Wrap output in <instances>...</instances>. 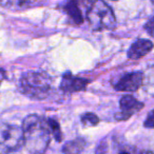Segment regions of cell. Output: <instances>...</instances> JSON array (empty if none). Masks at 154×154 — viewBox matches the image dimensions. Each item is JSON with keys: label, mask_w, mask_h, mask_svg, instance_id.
<instances>
[{"label": "cell", "mask_w": 154, "mask_h": 154, "mask_svg": "<svg viewBox=\"0 0 154 154\" xmlns=\"http://www.w3.org/2000/svg\"><path fill=\"white\" fill-rule=\"evenodd\" d=\"M24 146L31 153H43L51 141L52 132L48 117L29 115L22 122Z\"/></svg>", "instance_id": "1"}, {"label": "cell", "mask_w": 154, "mask_h": 154, "mask_svg": "<svg viewBox=\"0 0 154 154\" xmlns=\"http://www.w3.org/2000/svg\"><path fill=\"white\" fill-rule=\"evenodd\" d=\"M86 17L93 31L113 30L116 18L113 10L105 0H85Z\"/></svg>", "instance_id": "2"}, {"label": "cell", "mask_w": 154, "mask_h": 154, "mask_svg": "<svg viewBox=\"0 0 154 154\" xmlns=\"http://www.w3.org/2000/svg\"><path fill=\"white\" fill-rule=\"evenodd\" d=\"M52 77L42 71H30L20 78V89L26 96L35 100L45 99L52 88Z\"/></svg>", "instance_id": "3"}, {"label": "cell", "mask_w": 154, "mask_h": 154, "mask_svg": "<svg viewBox=\"0 0 154 154\" xmlns=\"http://www.w3.org/2000/svg\"><path fill=\"white\" fill-rule=\"evenodd\" d=\"M24 146L21 128L0 122V153L16 152Z\"/></svg>", "instance_id": "4"}, {"label": "cell", "mask_w": 154, "mask_h": 154, "mask_svg": "<svg viewBox=\"0 0 154 154\" xmlns=\"http://www.w3.org/2000/svg\"><path fill=\"white\" fill-rule=\"evenodd\" d=\"M143 73L131 72L122 75L116 82H113V88L118 92H135L143 87Z\"/></svg>", "instance_id": "5"}, {"label": "cell", "mask_w": 154, "mask_h": 154, "mask_svg": "<svg viewBox=\"0 0 154 154\" xmlns=\"http://www.w3.org/2000/svg\"><path fill=\"white\" fill-rule=\"evenodd\" d=\"M143 108V103L135 98L133 95H124L119 100L120 111L115 115L116 120L124 122L128 120L136 112H139Z\"/></svg>", "instance_id": "6"}, {"label": "cell", "mask_w": 154, "mask_h": 154, "mask_svg": "<svg viewBox=\"0 0 154 154\" xmlns=\"http://www.w3.org/2000/svg\"><path fill=\"white\" fill-rule=\"evenodd\" d=\"M90 82V79H87L84 77L75 76L72 73L68 72L62 76L61 82H60V90L66 94L82 92V91L86 90Z\"/></svg>", "instance_id": "7"}, {"label": "cell", "mask_w": 154, "mask_h": 154, "mask_svg": "<svg viewBox=\"0 0 154 154\" xmlns=\"http://www.w3.org/2000/svg\"><path fill=\"white\" fill-rule=\"evenodd\" d=\"M154 45L149 39L139 38L131 45L128 50V58L131 60H138L145 57L153 50Z\"/></svg>", "instance_id": "8"}, {"label": "cell", "mask_w": 154, "mask_h": 154, "mask_svg": "<svg viewBox=\"0 0 154 154\" xmlns=\"http://www.w3.org/2000/svg\"><path fill=\"white\" fill-rule=\"evenodd\" d=\"M61 9L74 24L80 26L84 22V15L79 7V0H66Z\"/></svg>", "instance_id": "9"}, {"label": "cell", "mask_w": 154, "mask_h": 154, "mask_svg": "<svg viewBox=\"0 0 154 154\" xmlns=\"http://www.w3.org/2000/svg\"><path fill=\"white\" fill-rule=\"evenodd\" d=\"M143 87L148 94L154 97V66H150L146 73H143Z\"/></svg>", "instance_id": "10"}, {"label": "cell", "mask_w": 154, "mask_h": 154, "mask_svg": "<svg viewBox=\"0 0 154 154\" xmlns=\"http://www.w3.org/2000/svg\"><path fill=\"white\" fill-rule=\"evenodd\" d=\"M86 146V141L82 138H77L72 141H69L62 148L63 153H79L84 150Z\"/></svg>", "instance_id": "11"}, {"label": "cell", "mask_w": 154, "mask_h": 154, "mask_svg": "<svg viewBox=\"0 0 154 154\" xmlns=\"http://www.w3.org/2000/svg\"><path fill=\"white\" fill-rule=\"evenodd\" d=\"M49 124H50V128H51V132H52V136L55 138L56 141L60 143L62 140V132L61 129H60V125L57 120H55L54 118H49Z\"/></svg>", "instance_id": "12"}, {"label": "cell", "mask_w": 154, "mask_h": 154, "mask_svg": "<svg viewBox=\"0 0 154 154\" xmlns=\"http://www.w3.org/2000/svg\"><path fill=\"white\" fill-rule=\"evenodd\" d=\"M99 122V118L94 113H86L82 115V124L85 127H95Z\"/></svg>", "instance_id": "13"}, {"label": "cell", "mask_w": 154, "mask_h": 154, "mask_svg": "<svg viewBox=\"0 0 154 154\" xmlns=\"http://www.w3.org/2000/svg\"><path fill=\"white\" fill-rule=\"evenodd\" d=\"M143 126L148 129H154V109L150 111V113L148 114L147 118H146Z\"/></svg>", "instance_id": "14"}, {"label": "cell", "mask_w": 154, "mask_h": 154, "mask_svg": "<svg viewBox=\"0 0 154 154\" xmlns=\"http://www.w3.org/2000/svg\"><path fill=\"white\" fill-rule=\"evenodd\" d=\"M145 30L151 37L154 38V15L148 20V22L145 24Z\"/></svg>", "instance_id": "15"}, {"label": "cell", "mask_w": 154, "mask_h": 154, "mask_svg": "<svg viewBox=\"0 0 154 154\" xmlns=\"http://www.w3.org/2000/svg\"><path fill=\"white\" fill-rule=\"evenodd\" d=\"M1 82H2V76H1V74H0V84H1Z\"/></svg>", "instance_id": "16"}, {"label": "cell", "mask_w": 154, "mask_h": 154, "mask_svg": "<svg viewBox=\"0 0 154 154\" xmlns=\"http://www.w3.org/2000/svg\"><path fill=\"white\" fill-rule=\"evenodd\" d=\"M110 1H115V0H110Z\"/></svg>", "instance_id": "17"}]
</instances>
